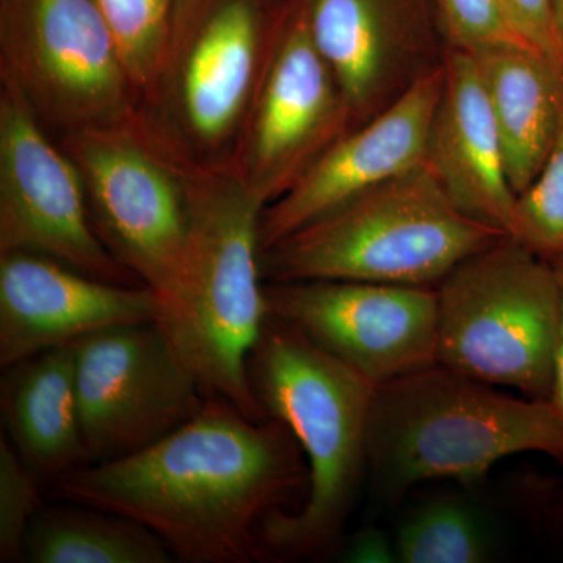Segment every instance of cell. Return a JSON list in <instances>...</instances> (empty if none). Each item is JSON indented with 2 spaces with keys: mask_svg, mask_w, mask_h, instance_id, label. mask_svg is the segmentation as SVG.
<instances>
[{
  "mask_svg": "<svg viewBox=\"0 0 563 563\" xmlns=\"http://www.w3.org/2000/svg\"><path fill=\"white\" fill-rule=\"evenodd\" d=\"M2 410L14 450L40 481L87 465L74 344L10 366Z\"/></svg>",
  "mask_w": 563,
  "mask_h": 563,
  "instance_id": "19",
  "label": "cell"
},
{
  "mask_svg": "<svg viewBox=\"0 0 563 563\" xmlns=\"http://www.w3.org/2000/svg\"><path fill=\"white\" fill-rule=\"evenodd\" d=\"M265 209L232 168H196L184 272L157 321L202 391L251 420L268 418L247 369L269 317L261 247Z\"/></svg>",
  "mask_w": 563,
  "mask_h": 563,
  "instance_id": "3",
  "label": "cell"
},
{
  "mask_svg": "<svg viewBox=\"0 0 563 563\" xmlns=\"http://www.w3.org/2000/svg\"><path fill=\"white\" fill-rule=\"evenodd\" d=\"M58 143L79 166L99 239L165 312L187 257L196 166L177 157L141 114Z\"/></svg>",
  "mask_w": 563,
  "mask_h": 563,
  "instance_id": "8",
  "label": "cell"
},
{
  "mask_svg": "<svg viewBox=\"0 0 563 563\" xmlns=\"http://www.w3.org/2000/svg\"><path fill=\"white\" fill-rule=\"evenodd\" d=\"M117 41L140 96L157 76L179 0H91Z\"/></svg>",
  "mask_w": 563,
  "mask_h": 563,
  "instance_id": "22",
  "label": "cell"
},
{
  "mask_svg": "<svg viewBox=\"0 0 563 563\" xmlns=\"http://www.w3.org/2000/svg\"><path fill=\"white\" fill-rule=\"evenodd\" d=\"M40 479L5 442H0V562L24 561L25 537L40 510Z\"/></svg>",
  "mask_w": 563,
  "mask_h": 563,
  "instance_id": "24",
  "label": "cell"
},
{
  "mask_svg": "<svg viewBox=\"0 0 563 563\" xmlns=\"http://www.w3.org/2000/svg\"><path fill=\"white\" fill-rule=\"evenodd\" d=\"M523 453L563 463V422L548 399L509 395L440 363L374 390L368 470L387 495L433 479L473 483Z\"/></svg>",
  "mask_w": 563,
  "mask_h": 563,
  "instance_id": "4",
  "label": "cell"
},
{
  "mask_svg": "<svg viewBox=\"0 0 563 563\" xmlns=\"http://www.w3.org/2000/svg\"><path fill=\"white\" fill-rule=\"evenodd\" d=\"M512 236L544 261L563 254V128L542 172L518 196Z\"/></svg>",
  "mask_w": 563,
  "mask_h": 563,
  "instance_id": "23",
  "label": "cell"
},
{
  "mask_svg": "<svg viewBox=\"0 0 563 563\" xmlns=\"http://www.w3.org/2000/svg\"><path fill=\"white\" fill-rule=\"evenodd\" d=\"M40 509L25 537L32 563H168L165 543L129 518L80 504Z\"/></svg>",
  "mask_w": 563,
  "mask_h": 563,
  "instance_id": "20",
  "label": "cell"
},
{
  "mask_svg": "<svg viewBox=\"0 0 563 563\" xmlns=\"http://www.w3.org/2000/svg\"><path fill=\"white\" fill-rule=\"evenodd\" d=\"M268 312L374 387L437 363L435 287L361 280L265 285Z\"/></svg>",
  "mask_w": 563,
  "mask_h": 563,
  "instance_id": "13",
  "label": "cell"
},
{
  "mask_svg": "<svg viewBox=\"0 0 563 563\" xmlns=\"http://www.w3.org/2000/svg\"><path fill=\"white\" fill-rule=\"evenodd\" d=\"M437 363L472 379L550 399L562 343L553 266L503 236L435 287Z\"/></svg>",
  "mask_w": 563,
  "mask_h": 563,
  "instance_id": "7",
  "label": "cell"
},
{
  "mask_svg": "<svg viewBox=\"0 0 563 563\" xmlns=\"http://www.w3.org/2000/svg\"><path fill=\"white\" fill-rule=\"evenodd\" d=\"M301 457L276 418L251 420L209 398L139 453L65 474L54 495L144 526L180 561L246 563L262 558L265 518L301 483Z\"/></svg>",
  "mask_w": 563,
  "mask_h": 563,
  "instance_id": "1",
  "label": "cell"
},
{
  "mask_svg": "<svg viewBox=\"0 0 563 563\" xmlns=\"http://www.w3.org/2000/svg\"><path fill=\"white\" fill-rule=\"evenodd\" d=\"M284 0H179L144 122L188 165L231 168Z\"/></svg>",
  "mask_w": 563,
  "mask_h": 563,
  "instance_id": "6",
  "label": "cell"
},
{
  "mask_svg": "<svg viewBox=\"0 0 563 563\" xmlns=\"http://www.w3.org/2000/svg\"><path fill=\"white\" fill-rule=\"evenodd\" d=\"M351 131L346 102L296 0H284L231 168L263 206L290 190Z\"/></svg>",
  "mask_w": 563,
  "mask_h": 563,
  "instance_id": "11",
  "label": "cell"
},
{
  "mask_svg": "<svg viewBox=\"0 0 563 563\" xmlns=\"http://www.w3.org/2000/svg\"><path fill=\"white\" fill-rule=\"evenodd\" d=\"M553 404L555 412L563 422V340L559 346L558 355H555L553 384H551L550 399Z\"/></svg>",
  "mask_w": 563,
  "mask_h": 563,
  "instance_id": "28",
  "label": "cell"
},
{
  "mask_svg": "<svg viewBox=\"0 0 563 563\" xmlns=\"http://www.w3.org/2000/svg\"><path fill=\"white\" fill-rule=\"evenodd\" d=\"M514 31L563 66V44L554 0H499Z\"/></svg>",
  "mask_w": 563,
  "mask_h": 563,
  "instance_id": "26",
  "label": "cell"
},
{
  "mask_svg": "<svg viewBox=\"0 0 563 563\" xmlns=\"http://www.w3.org/2000/svg\"><path fill=\"white\" fill-rule=\"evenodd\" d=\"M442 81L443 68L336 140L290 190L263 210L262 252L355 196L424 163Z\"/></svg>",
  "mask_w": 563,
  "mask_h": 563,
  "instance_id": "16",
  "label": "cell"
},
{
  "mask_svg": "<svg viewBox=\"0 0 563 563\" xmlns=\"http://www.w3.org/2000/svg\"><path fill=\"white\" fill-rule=\"evenodd\" d=\"M503 236L465 217L421 163L263 251L262 274L272 282L437 287L459 263Z\"/></svg>",
  "mask_w": 563,
  "mask_h": 563,
  "instance_id": "5",
  "label": "cell"
},
{
  "mask_svg": "<svg viewBox=\"0 0 563 563\" xmlns=\"http://www.w3.org/2000/svg\"><path fill=\"white\" fill-rule=\"evenodd\" d=\"M433 3L450 49L473 54L503 44H528L514 31L499 0H433Z\"/></svg>",
  "mask_w": 563,
  "mask_h": 563,
  "instance_id": "25",
  "label": "cell"
},
{
  "mask_svg": "<svg viewBox=\"0 0 563 563\" xmlns=\"http://www.w3.org/2000/svg\"><path fill=\"white\" fill-rule=\"evenodd\" d=\"M396 551L402 563H481L490 559V532L463 499L440 496L399 525Z\"/></svg>",
  "mask_w": 563,
  "mask_h": 563,
  "instance_id": "21",
  "label": "cell"
},
{
  "mask_svg": "<svg viewBox=\"0 0 563 563\" xmlns=\"http://www.w3.org/2000/svg\"><path fill=\"white\" fill-rule=\"evenodd\" d=\"M555 16H558L559 32L563 44V0H554Z\"/></svg>",
  "mask_w": 563,
  "mask_h": 563,
  "instance_id": "30",
  "label": "cell"
},
{
  "mask_svg": "<svg viewBox=\"0 0 563 563\" xmlns=\"http://www.w3.org/2000/svg\"><path fill=\"white\" fill-rule=\"evenodd\" d=\"M247 369L266 415L287 426L309 462L306 501L265 518L261 553L279 559L320 553L339 539L368 470L376 387L273 314Z\"/></svg>",
  "mask_w": 563,
  "mask_h": 563,
  "instance_id": "2",
  "label": "cell"
},
{
  "mask_svg": "<svg viewBox=\"0 0 563 563\" xmlns=\"http://www.w3.org/2000/svg\"><path fill=\"white\" fill-rule=\"evenodd\" d=\"M350 110L351 129L443 68L448 43L433 0H296Z\"/></svg>",
  "mask_w": 563,
  "mask_h": 563,
  "instance_id": "14",
  "label": "cell"
},
{
  "mask_svg": "<svg viewBox=\"0 0 563 563\" xmlns=\"http://www.w3.org/2000/svg\"><path fill=\"white\" fill-rule=\"evenodd\" d=\"M553 266L555 284H558L559 306H561V331L563 340V254L550 261Z\"/></svg>",
  "mask_w": 563,
  "mask_h": 563,
  "instance_id": "29",
  "label": "cell"
},
{
  "mask_svg": "<svg viewBox=\"0 0 563 563\" xmlns=\"http://www.w3.org/2000/svg\"><path fill=\"white\" fill-rule=\"evenodd\" d=\"M343 562L351 563H395L399 562L395 539L388 537L383 529L363 528L354 533L342 554Z\"/></svg>",
  "mask_w": 563,
  "mask_h": 563,
  "instance_id": "27",
  "label": "cell"
},
{
  "mask_svg": "<svg viewBox=\"0 0 563 563\" xmlns=\"http://www.w3.org/2000/svg\"><path fill=\"white\" fill-rule=\"evenodd\" d=\"M0 77L58 140L141 114L139 91L91 0H0Z\"/></svg>",
  "mask_w": 563,
  "mask_h": 563,
  "instance_id": "9",
  "label": "cell"
},
{
  "mask_svg": "<svg viewBox=\"0 0 563 563\" xmlns=\"http://www.w3.org/2000/svg\"><path fill=\"white\" fill-rule=\"evenodd\" d=\"M424 165L465 217L512 236L518 196L507 176L501 139L476 62L468 52L448 49Z\"/></svg>",
  "mask_w": 563,
  "mask_h": 563,
  "instance_id": "17",
  "label": "cell"
},
{
  "mask_svg": "<svg viewBox=\"0 0 563 563\" xmlns=\"http://www.w3.org/2000/svg\"><path fill=\"white\" fill-rule=\"evenodd\" d=\"M146 285L96 279L31 252L0 254V365L29 361L92 333L161 318Z\"/></svg>",
  "mask_w": 563,
  "mask_h": 563,
  "instance_id": "15",
  "label": "cell"
},
{
  "mask_svg": "<svg viewBox=\"0 0 563 563\" xmlns=\"http://www.w3.org/2000/svg\"><path fill=\"white\" fill-rule=\"evenodd\" d=\"M74 351L87 465L157 443L209 399L157 321L92 333Z\"/></svg>",
  "mask_w": 563,
  "mask_h": 563,
  "instance_id": "12",
  "label": "cell"
},
{
  "mask_svg": "<svg viewBox=\"0 0 563 563\" xmlns=\"http://www.w3.org/2000/svg\"><path fill=\"white\" fill-rule=\"evenodd\" d=\"M31 252L107 282L143 285L99 239L77 163L0 77V254Z\"/></svg>",
  "mask_w": 563,
  "mask_h": 563,
  "instance_id": "10",
  "label": "cell"
},
{
  "mask_svg": "<svg viewBox=\"0 0 563 563\" xmlns=\"http://www.w3.org/2000/svg\"><path fill=\"white\" fill-rule=\"evenodd\" d=\"M517 196L542 172L563 128V66L528 44L473 52Z\"/></svg>",
  "mask_w": 563,
  "mask_h": 563,
  "instance_id": "18",
  "label": "cell"
}]
</instances>
